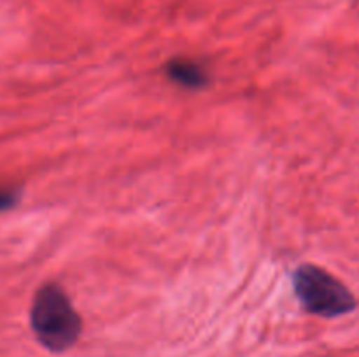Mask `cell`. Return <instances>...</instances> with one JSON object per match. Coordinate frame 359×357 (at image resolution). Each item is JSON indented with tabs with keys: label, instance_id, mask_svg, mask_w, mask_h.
Segmentation results:
<instances>
[{
	"label": "cell",
	"instance_id": "3",
	"mask_svg": "<svg viewBox=\"0 0 359 357\" xmlns=\"http://www.w3.org/2000/svg\"><path fill=\"white\" fill-rule=\"evenodd\" d=\"M165 74L172 83L186 90H202L210 80L209 70L202 63L191 58H181V56L167 62Z\"/></svg>",
	"mask_w": 359,
	"mask_h": 357
},
{
	"label": "cell",
	"instance_id": "4",
	"mask_svg": "<svg viewBox=\"0 0 359 357\" xmlns=\"http://www.w3.org/2000/svg\"><path fill=\"white\" fill-rule=\"evenodd\" d=\"M20 200V192L13 188H0V212L13 209Z\"/></svg>",
	"mask_w": 359,
	"mask_h": 357
},
{
	"label": "cell",
	"instance_id": "2",
	"mask_svg": "<svg viewBox=\"0 0 359 357\" xmlns=\"http://www.w3.org/2000/svg\"><path fill=\"white\" fill-rule=\"evenodd\" d=\"M294 294L302 307L319 317H340L356 310V298L339 279L316 265H302L293 273Z\"/></svg>",
	"mask_w": 359,
	"mask_h": 357
},
{
	"label": "cell",
	"instance_id": "1",
	"mask_svg": "<svg viewBox=\"0 0 359 357\" xmlns=\"http://www.w3.org/2000/svg\"><path fill=\"white\" fill-rule=\"evenodd\" d=\"M30 324L39 342L51 352H65L83 329L79 314L58 284H46L32 303Z\"/></svg>",
	"mask_w": 359,
	"mask_h": 357
}]
</instances>
